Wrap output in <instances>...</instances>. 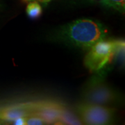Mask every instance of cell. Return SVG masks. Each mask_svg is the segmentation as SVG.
<instances>
[{
    "label": "cell",
    "mask_w": 125,
    "mask_h": 125,
    "mask_svg": "<svg viewBox=\"0 0 125 125\" xmlns=\"http://www.w3.org/2000/svg\"><path fill=\"white\" fill-rule=\"evenodd\" d=\"M33 113L32 103L20 104L0 108V121L13 122L20 117H26Z\"/></svg>",
    "instance_id": "cell-6"
},
{
    "label": "cell",
    "mask_w": 125,
    "mask_h": 125,
    "mask_svg": "<svg viewBox=\"0 0 125 125\" xmlns=\"http://www.w3.org/2000/svg\"><path fill=\"white\" fill-rule=\"evenodd\" d=\"M81 121L65 108H62L56 125H81Z\"/></svg>",
    "instance_id": "cell-7"
},
{
    "label": "cell",
    "mask_w": 125,
    "mask_h": 125,
    "mask_svg": "<svg viewBox=\"0 0 125 125\" xmlns=\"http://www.w3.org/2000/svg\"><path fill=\"white\" fill-rule=\"evenodd\" d=\"M98 73L90 78L83 91V102L99 105H106L116 102L117 93L108 85L104 78V72Z\"/></svg>",
    "instance_id": "cell-2"
},
{
    "label": "cell",
    "mask_w": 125,
    "mask_h": 125,
    "mask_svg": "<svg viewBox=\"0 0 125 125\" xmlns=\"http://www.w3.org/2000/svg\"><path fill=\"white\" fill-rule=\"evenodd\" d=\"M61 36L62 39L72 45L90 48L106 36V30L102 24L88 19L74 21L63 28Z\"/></svg>",
    "instance_id": "cell-1"
},
{
    "label": "cell",
    "mask_w": 125,
    "mask_h": 125,
    "mask_svg": "<svg viewBox=\"0 0 125 125\" xmlns=\"http://www.w3.org/2000/svg\"><path fill=\"white\" fill-rule=\"evenodd\" d=\"M63 106L52 102L32 103L33 113L40 116L46 124L56 125Z\"/></svg>",
    "instance_id": "cell-5"
},
{
    "label": "cell",
    "mask_w": 125,
    "mask_h": 125,
    "mask_svg": "<svg viewBox=\"0 0 125 125\" xmlns=\"http://www.w3.org/2000/svg\"><path fill=\"white\" fill-rule=\"evenodd\" d=\"M26 125H45V122L40 116L35 113H31L25 117Z\"/></svg>",
    "instance_id": "cell-10"
},
{
    "label": "cell",
    "mask_w": 125,
    "mask_h": 125,
    "mask_svg": "<svg viewBox=\"0 0 125 125\" xmlns=\"http://www.w3.org/2000/svg\"><path fill=\"white\" fill-rule=\"evenodd\" d=\"M81 122L86 125H110L115 117L114 109L104 105L83 102L76 107Z\"/></svg>",
    "instance_id": "cell-4"
},
{
    "label": "cell",
    "mask_w": 125,
    "mask_h": 125,
    "mask_svg": "<svg viewBox=\"0 0 125 125\" xmlns=\"http://www.w3.org/2000/svg\"><path fill=\"white\" fill-rule=\"evenodd\" d=\"M13 125H26V121H25V117H20L17 119H15L13 122Z\"/></svg>",
    "instance_id": "cell-11"
},
{
    "label": "cell",
    "mask_w": 125,
    "mask_h": 125,
    "mask_svg": "<svg viewBox=\"0 0 125 125\" xmlns=\"http://www.w3.org/2000/svg\"><path fill=\"white\" fill-rule=\"evenodd\" d=\"M27 15L31 19H36L39 18L41 14L42 13V7L38 2L36 1H32L28 4L27 6Z\"/></svg>",
    "instance_id": "cell-8"
},
{
    "label": "cell",
    "mask_w": 125,
    "mask_h": 125,
    "mask_svg": "<svg viewBox=\"0 0 125 125\" xmlns=\"http://www.w3.org/2000/svg\"><path fill=\"white\" fill-rule=\"evenodd\" d=\"M115 47V41L101 40L90 47L84 58V65L92 72L103 70L111 61Z\"/></svg>",
    "instance_id": "cell-3"
},
{
    "label": "cell",
    "mask_w": 125,
    "mask_h": 125,
    "mask_svg": "<svg viewBox=\"0 0 125 125\" xmlns=\"http://www.w3.org/2000/svg\"><path fill=\"white\" fill-rule=\"evenodd\" d=\"M102 3L105 6L111 7L122 13L125 10V0H102Z\"/></svg>",
    "instance_id": "cell-9"
}]
</instances>
